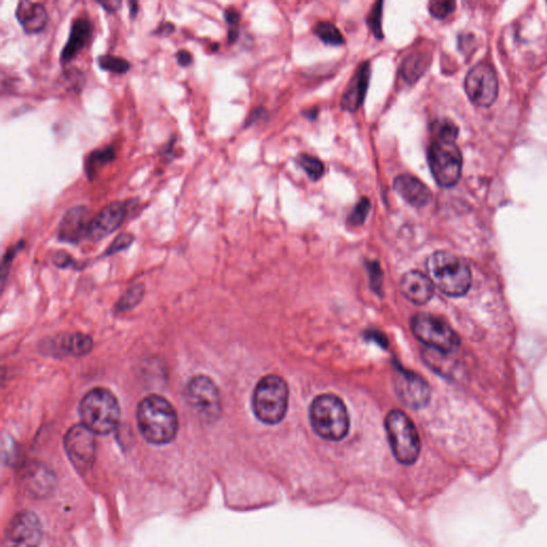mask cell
Masks as SVG:
<instances>
[{"label": "cell", "instance_id": "obj_16", "mask_svg": "<svg viewBox=\"0 0 547 547\" xmlns=\"http://www.w3.org/2000/svg\"><path fill=\"white\" fill-rule=\"evenodd\" d=\"M400 289L403 295L415 305H425L432 299L434 284L429 276L419 270H409L402 276Z\"/></svg>", "mask_w": 547, "mask_h": 547}, {"label": "cell", "instance_id": "obj_4", "mask_svg": "<svg viewBox=\"0 0 547 547\" xmlns=\"http://www.w3.org/2000/svg\"><path fill=\"white\" fill-rule=\"evenodd\" d=\"M80 415L82 425L94 434H111L120 423V405L111 390L93 388L82 398Z\"/></svg>", "mask_w": 547, "mask_h": 547}, {"label": "cell", "instance_id": "obj_6", "mask_svg": "<svg viewBox=\"0 0 547 547\" xmlns=\"http://www.w3.org/2000/svg\"><path fill=\"white\" fill-rule=\"evenodd\" d=\"M385 429L392 454L398 462L411 465L420 456L421 442L411 419L401 409H392L386 416Z\"/></svg>", "mask_w": 547, "mask_h": 547}, {"label": "cell", "instance_id": "obj_32", "mask_svg": "<svg viewBox=\"0 0 547 547\" xmlns=\"http://www.w3.org/2000/svg\"><path fill=\"white\" fill-rule=\"evenodd\" d=\"M225 21H227L229 25V42H234V41L237 40V37H239V23H240L241 19L240 13H239L237 10L233 9V8H229V9L225 11Z\"/></svg>", "mask_w": 547, "mask_h": 547}, {"label": "cell", "instance_id": "obj_30", "mask_svg": "<svg viewBox=\"0 0 547 547\" xmlns=\"http://www.w3.org/2000/svg\"><path fill=\"white\" fill-rule=\"evenodd\" d=\"M456 9V3L450 0H437L429 3V11L436 19H445Z\"/></svg>", "mask_w": 547, "mask_h": 547}, {"label": "cell", "instance_id": "obj_31", "mask_svg": "<svg viewBox=\"0 0 547 547\" xmlns=\"http://www.w3.org/2000/svg\"><path fill=\"white\" fill-rule=\"evenodd\" d=\"M371 209V202L368 198H362L358 205H355L351 213L350 223L354 225H362L368 217L369 212Z\"/></svg>", "mask_w": 547, "mask_h": 547}, {"label": "cell", "instance_id": "obj_17", "mask_svg": "<svg viewBox=\"0 0 547 547\" xmlns=\"http://www.w3.org/2000/svg\"><path fill=\"white\" fill-rule=\"evenodd\" d=\"M370 73H371V70H370V64L368 62H362L358 66L354 75L351 78L346 91L341 98V107L344 111L354 113L362 106L364 97H366L367 90H368Z\"/></svg>", "mask_w": 547, "mask_h": 547}, {"label": "cell", "instance_id": "obj_24", "mask_svg": "<svg viewBox=\"0 0 547 547\" xmlns=\"http://www.w3.org/2000/svg\"><path fill=\"white\" fill-rule=\"evenodd\" d=\"M315 33L323 42L331 45H342L344 43L342 33L329 21H319L315 25Z\"/></svg>", "mask_w": 547, "mask_h": 547}, {"label": "cell", "instance_id": "obj_37", "mask_svg": "<svg viewBox=\"0 0 547 547\" xmlns=\"http://www.w3.org/2000/svg\"><path fill=\"white\" fill-rule=\"evenodd\" d=\"M129 8H131V10H129V12H131V17H132V19H134L137 13H138V3H134V1H129Z\"/></svg>", "mask_w": 547, "mask_h": 547}, {"label": "cell", "instance_id": "obj_27", "mask_svg": "<svg viewBox=\"0 0 547 547\" xmlns=\"http://www.w3.org/2000/svg\"><path fill=\"white\" fill-rule=\"evenodd\" d=\"M432 131L437 140L454 141L456 142L458 135V129L452 121L448 119L436 120L432 125Z\"/></svg>", "mask_w": 547, "mask_h": 547}, {"label": "cell", "instance_id": "obj_7", "mask_svg": "<svg viewBox=\"0 0 547 547\" xmlns=\"http://www.w3.org/2000/svg\"><path fill=\"white\" fill-rule=\"evenodd\" d=\"M411 328L414 336L427 348L442 354L454 352L460 346V338L448 323L429 313L413 317Z\"/></svg>", "mask_w": 547, "mask_h": 547}, {"label": "cell", "instance_id": "obj_35", "mask_svg": "<svg viewBox=\"0 0 547 547\" xmlns=\"http://www.w3.org/2000/svg\"><path fill=\"white\" fill-rule=\"evenodd\" d=\"M176 58L178 60V64L181 66H184V68L193 64V55L190 54L188 50H178L176 54Z\"/></svg>", "mask_w": 547, "mask_h": 547}, {"label": "cell", "instance_id": "obj_33", "mask_svg": "<svg viewBox=\"0 0 547 547\" xmlns=\"http://www.w3.org/2000/svg\"><path fill=\"white\" fill-rule=\"evenodd\" d=\"M134 240V237H133L132 234H129V233H122V234L119 235V237H115V240L113 241V244L111 245L109 249H107V254H115V252H119V250H122V249L127 248L131 245V243L133 242Z\"/></svg>", "mask_w": 547, "mask_h": 547}, {"label": "cell", "instance_id": "obj_26", "mask_svg": "<svg viewBox=\"0 0 547 547\" xmlns=\"http://www.w3.org/2000/svg\"><path fill=\"white\" fill-rule=\"evenodd\" d=\"M297 163L305 170L307 176L313 181H317V180L321 179L323 174H324V164L315 156H309V154H302V156H299Z\"/></svg>", "mask_w": 547, "mask_h": 547}, {"label": "cell", "instance_id": "obj_10", "mask_svg": "<svg viewBox=\"0 0 547 547\" xmlns=\"http://www.w3.org/2000/svg\"><path fill=\"white\" fill-rule=\"evenodd\" d=\"M464 86L470 101L480 107H489L497 99L498 78L491 64L481 62L470 68Z\"/></svg>", "mask_w": 547, "mask_h": 547}, {"label": "cell", "instance_id": "obj_12", "mask_svg": "<svg viewBox=\"0 0 547 547\" xmlns=\"http://www.w3.org/2000/svg\"><path fill=\"white\" fill-rule=\"evenodd\" d=\"M393 384L398 398L409 409H421L430 402V386L417 373L398 369Z\"/></svg>", "mask_w": 547, "mask_h": 547}, {"label": "cell", "instance_id": "obj_29", "mask_svg": "<svg viewBox=\"0 0 547 547\" xmlns=\"http://www.w3.org/2000/svg\"><path fill=\"white\" fill-rule=\"evenodd\" d=\"M382 13H383V3L378 1L370 11L368 17V24L372 33L376 38H383V30H382Z\"/></svg>", "mask_w": 547, "mask_h": 547}, {"label": "cell", "instance_id": "obj_22", "mask_svg": "<svg viewBox=\"0 0 547 547\" xmlns=\"http://www.w3.org/2000/svg\"><path fill=\"white\" fill-rule=\"evenodd\" d=\"M115 150L113 146H106L103 148L95 149L89 153V156L86 158L84 169L89 181H93L95 176L99 174L102 168L105 167L106 165L115 160Z\"/></svg>", "mask_w": 547, "mask_h": 547}, {"label": "cell", "instance_id": "obj_36", "mask_svg": "<svg viewBox=\"0 0 547 547\" xmlns=\"http://www.w3.org/2000/svg\"><path fill=\"white\" fill-rule=\"evenodd\" d=\"M99 5L102 6L105 11L109 12V13H115V11L120 9L122 3H121V1H118V0H113V1H103V3H99Z\"/></svg>", "mask_w": 547, "mask_h": 547}, {"label": "cell", "instance_id": "obj_19", "mask_svg": "<svg viewBox=\"0 0 547 547\" xmlns=\"http://www.w3.org/2000/svg\"><path fill=\"white\" fill-rule=\"evenodd\" d=\"M93 26L87 17H78L72 23L68 41L62 48L60 62L62 64L72 62L89 42Z\"/></svg>", "mask_w": 547, "mask_h": 547}, {"label": "cell", "instance_id": "obj_2", "mask_svg": "<svg viewBox=\"0 0 547 547\" xmlns=\"http://www.w3.org/2000/svg\"><path fill=\"white\" fill-rule=\"evenodd\" d=\"M427 275L434 287L451 297L467 293L472 272L465 260L448 252H436L427 261Z\"/></svg>", "mask_w": 547, "mask_h": 547}, {"label": "cell", "instance_id": "obj_34", "mask_svg": "<svg viewBox=\"0 0 547 547\" xmlns=\"http://www.w3.org/2000/svg\"><path fill=\"white\" fill-rule=\"evenodd\" d=\"M174 29H176V27H174V24L169 23V21H164V23L160 24V26L154 31V35L166 38V37H169L170 35L174 33Z\"/></svg>", "mask_w": 547, "mask_h": 547}, {"label": "cell", "instance_id": "obj_20", "mask_svg": "<svg viewBox=\"0 0 547 547\" xmlns=\"http://www.w3.org/2000/svg\"><path fill=\"white\" fill-rule=\"evenodd\" d=\"M15 17L27 35H35L44 30L48 21V13L44 5L29 0H21L17 3Z\"/></svg>", "mask_w": 547, "mask_h": 547}, {"label": "cell", "instance_id": "obj_1", "mask_svg": "<svg viewBox=\"0 0 547 547\" xmlns=\"http://www.w3.org/2000/svg\"><path fill=\"white\" fill-rule=\"evenodd\" d=\"M136 418L141 435L151 444H169L178 433V414L171 403L160 396L145 398L137 407Z\"/></svg>", "mask_w": 547, "mask_h": 547}, {"label": "cell", "instance_id": "obj_21", "mask_svg": "<svg viewBox=\"0 0 547 547\" xmlns=\"http://www.w3.org/2000/svg\"><path fill=\"white\" fill-rule=\"evenodd\" d=\"M93 341L87 335L72 334L62 336L57 339L53 348L56 349L60 354L71 356H82L92 350Z\"/></svg>", "mask_w": 547, "mask_h": 547}, {"label": "cell", "instance_id": "obj_3", "mask_svg": "<svg viewBox=\"0 0 547 547\" xmlns=\"http://www.w3.org/2000/svg\"><path fill=\"white\" fill-rule=\"evenodd\" d=\"M309 418L315 434L326 441L338 442L350 430V415L346 404L333 393H323L313 399Z\"/></svg>", "mask_w": 547, "mask_h": 547}, {"label": "cell", "instance_id": "obj_18", "mask_svg": "<svg viewBox=\"0 0 547 547\" xmlns=\"http://www.w3.org/2000/svg\"><path fill=\"white\" fill-rule=\"evenodd\" d=\"M393 188L413 207H425L432 200V193L429 187L411 174H403L398 176L393 182Z\"/></svg>", "mask_w": 547, "mask_h": 547}, {"label": "cell", "instance_id": "obj_11", "mask_svg": "<svg viewBox=\"0 0 547 547\" xmlns=\"http://www.w3.org/2000/svg\"><path fill=\"white\" fill-rule=\"evenodd\" d=\"M64 448L71 462L78 470H88L95 461L94 433L85 425L71 427L64 436Z\"/></svg>", "mask_w": 547, "mask_h": 547}, {"label": "cell", "instance_id": "obj_14", "mask_svg": "<svg viewBox=\"0 0 547 547\" xmlns=\"http://www.w3.org/2000/svg\"><path fill=\"white\" fill-rule=\"evenodd\" d=\"M42 538L40 519L33 512H21L12 519L7 530L10 547H38Z\"/></svg>", "mask_w": 547, "mask_h": 547}, {"label": "cell", "instance_id": "obj_5", "mask_svg": "<svg viewBox=\"0 0 547 547\" xmlns=\"http://www.w3.org/2000/svg\"><path fill=\"white\" fill-rule=\"evenodd\" d=\"M289 407V387L281 376L268 374L259 380L252 393V411L266 425H277Z\"/></svg>", "mask_w": 547, "mask_h": 547}, {"label": "cell", "instance_id": "obj_25", "mask_svg": "<svg viewBox=\"0 0 547 547\" xmlns=\"http://www.w3.org/2000/svg\"><path fill=\"white\" fill-rule=\"evenodd\" d=\"M98 64L102 70L113 74H124L131 68V64L127 59L115 55H102L98 58Z\"/></svg>", "mask_w": 547, "mask_h": 547}, {"label": "cell", "instance_id": "obj_15", "mask_svg": "<svg viewBox=\"0 0 547 547\" xmlns=\"http://www.w3.org/2000/svg\"><path fill=\"white\" fill-rule=\"evenodd\" d=\"M90 211L86 205L71 207L59 225V240L76 244L82 239H87Z\"/></svg>", "mask_w": 547, "mask_h": 547}, {"label": "cell", "instance_id": "obj_8", "mask_svg": "<svg viewBox=\"0 0 547 547\" xmlns=\"http://www.w3.org/2000/svg\"><path fill=\"white\" fill-rule=\"evenodd\" d=\"M427 163L435 181L443 187H452L462 174L463 158L454 141L434 139L427 150Z\"/></svg>", "mask_w": 547, "mask_h": 547}, {"label": "cell", "instance_id": "obj_28", "mask_svg": "<svg viewBox=\"0 0 547 547\" xmlns=\"http://www.w3.org/2000/svg\"><path fill=\"white\" fill-rule=\"evenodd\" d=\"M144 293L145 288L142 286H135V287L131 288L118 303V310L125 311L127 309H132L133 307L138 305L139 302L142 299Z\"/></svg>", "mask_w": 547, "mask_h": 547}, {"label": "cell", "instance_id": "obj_13", "mask_svg": "<svg viewBox=\"0 0 547 547\" xmlns=\"http://www.w3.org/2000/svg\"><path fill=\"white\" fill-rule=\"evenodd\" d=\"M129 207V200L111 202L106 205L90 221L87 239L98 242L115 232L127 219Z\"/></svg>", "mask_w": 547, "mask_h": 547}, {"label": "cell", "instance_id": "obj_9", "mask_svg": "<svg viewBox=\"0 0 547 547\" xmlns=\"http://www.w3.org/2000/svg\"><path fill=\"white\" fill-rule=\"evenodd\" d=\"M184 396L188 405L207 423H214L221 417V392L209 376H195L190 378Z\"/></svg>", "mask_w": 547, "mask_h": 547}, {"label": "cell", "instance_id": "obj_23", "mask_svg": "<svg viewBox=\"0 0 547 547\" xmlns=\"http://www.w3.org/2000/svg\"><path fill=\"white\" fill-rule=\"evenodd\" d=\"M429 62H430V58L425 53H411L402 64V75L409 84H414L425 73V71L429 66Z\"/></svg>", "mask_w": 547, "mask_h": 547}]
</instances>
